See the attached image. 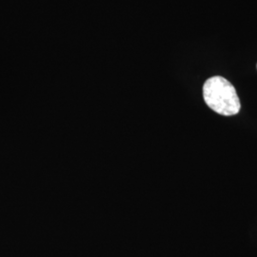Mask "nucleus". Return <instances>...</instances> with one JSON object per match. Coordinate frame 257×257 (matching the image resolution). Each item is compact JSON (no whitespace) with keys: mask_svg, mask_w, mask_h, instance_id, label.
I'll list each match as a JSON object with an SVG mask.
<instances>
[{"mask_svg":"<svg viewBox=\"0 0 257 257\" xmlns=\"http://www.w3.org/2000/svg\"><path fill=\"white\" fill-rule=\"evenodd\" d=\"M203 97L209 108L221 115H235L241 108L235 88L222 76H213L204 83Z\"/></svg>","mask_w":257,"mask_h":257,"instance_id":"f257e3e1","label":"nucleus"}]
</instances>
